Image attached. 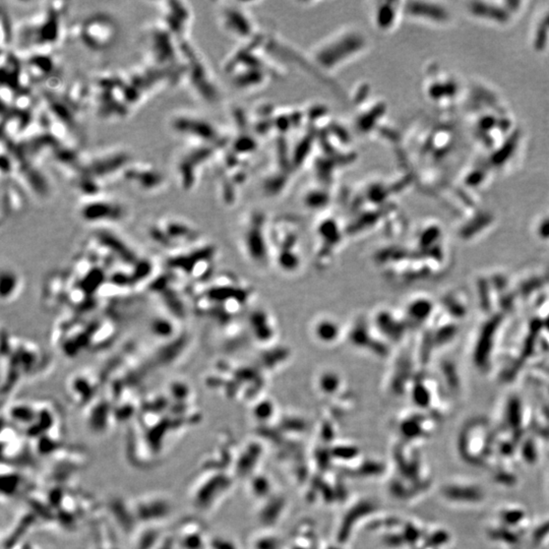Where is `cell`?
Masks as SVG:
<instances>
[{
  "label": "cell",
  "instance_id": "cell-2",
  "mask_svg": "<svg viewBox=\"0 0 549 549\" xmlns=\"http://www.w3.org/2000/svg\"><path fill=\"white\" fill-rule=\"evenodd\" d=\"M167 124L169 130L187 146L213 147L220 137L218 129L210 121L186 110L171 114Z\"/></svg>",
  "mask_w": 549,
  "mask_h": 549
},
{
  "label": "cell",
  "instance_id": "cell-9",
  "mask_svg": "<svg viewBox=\"0 0 549 549\" xmlns=\"http://www.w3.org/2000/svg\"><path fill=\"white\" fill-rule=\"evenodd\" d=\"M345 338L349 343L359 351H361L364 341L366 340L364 352L374 354L378 356H384L387 353V344L382 336L374 329L370 319L364 316H357L351 326L346 330Z\"/></svg>",
  "mask_w": 549,
  "mask_h": 549
},
{
  "label": "cell",
  "instance_id": "cell-6",
  "mask_svg": "<svg viewBox=\"0 0 549 549\" xmlns=\"http://www.w3.org/2000/svg\"><path fill=\"white\" fill-rule=\"evenodd\" d=\"M212 153L209 146H187L178 155L175 163V175L178 185L185 191L193 188L200 167Z\"/></svg>",
  "mask_w": 549,
  "mask_h": 549
},
{
  "label": "cell",
  "instance_id": "cell-16",
  "mask_svg": "<svg viewBox=\"0 0 549 549\" xmlns=\"http://www.w3.org/2000/svg\"><path fill=\"white\" fill-rule=\"evenodd\" d=\"M472 10L476 14L489 15L490 17H494L495 19H498V20H506L508 18V15L504 10H502L500 8H496V7H489V6H486L484 4H480V3L473 4Z\"/></svg>",
  "mask_w": 549,
  "mask_h": 549
},
{
  "label": "cell",
  "instance_id": "cell-10",
  "mask_svg": "<svg viewBox=\"0 0 549 549\" xmlns=\"http://www.w3.org/2000/svg\"><path fill=\"white\" fill-rule=\"evenodd\" d=\"M161 22L178 42L188 40V32L192 20V11L183 1L158 2Z\"/></svg>",
  "mask_w": 549,
  "mask_h": 549
},
{
  "label": "cell",
  "instance_id": "cell-3",
  "mask_svg": "<svg viewBox=\"0 0 549 549\" xmlns=\"http://www.w3.org/2000/svg\"><path fill=\"white\" fill-rule=\"evenodd\" d=\"M128 152L122 148H110L93 153L81 159L80 169L82 176H86L103 186L114 176L121 177L126 166L131 162Z\"/></svg>",
  "mask_w": 549,
  "mask_h": 549
},
{
  "label": "cell",
  "instance_id": "cell-7",
  "mask_svg": "<svg viewBox=\"0 0 549 549\" xmlns=\"http://www.w3.org/2000/svg\"><path fill=\"white\" fill-rule=\"evenodd\" d=\"M121 179L140 193L154 194L166 186L164 174L156 166L146 162L131 161L122 172Z\"/></svg>",
  "mask_w": 549,
  "mask_h": 549
},
{
  "label": "cell",
  "instance_id": "cell-11",
  "mask_svg": "<svg viewBox=\"0 0 549 549\" xmlns=\"http://www.w3.org/2000/svg\"><path fill=\"white\" fill-rule=\"evenodd\" d=\"M310 333L316 343L324 346H335L345 338L346 329L334 316L324 314L312 321Z\"/></svg>",
  "mask_w": 549,
  "mask_h": 549
},
{
  "label": "cell",
  "instance_id": "cell-22",
  "mask_svg": "<svg viewBox=\"0 0 549 549\" xmlns=\"http://www.w3.org/2000/svg\"><path fill=\"white\" fill-rule=\"evenodd\" d=\"M545 22H546V24H547V26H549V15H548V16H547V18H546V21H545Z\"/></svg>",
  "mask_w": 549,
  "mask_h": 549
},
{
  "label": "cell",
  "instance_id": "cell-19",
  "mask_svg": "<svg viewBox=\"0 0 549 549\" xmlns=\"http://www.w3.org/2000/svg\"><path fill=\"white\" fill-rule=\"evenodd\" d=\"M546 30H547V24L544 21L543 23H541L540 27L538 28V33H537V36H536L535 44H536V48L538 50H541L544 47L545 43H546V37H547Z\"/></svg>",
  "mask_w": 549,
  "mask_h": 549
},
{
  "label": "cell",
  "instance_id": "cell-14",
  "mask_svg": "<svg viewBox=\"0 0 549 549\" xmlns=\"http://www.w3.org/2000/svg\"><path fill=\"white\" fill-rule=\"evenodd\" d=\"M394 3H383V2H372L370 7V18L372 24L379 31H386L392 27L395 10L392 7Z\"/></svg>",
  "mask_w": 549,
  "mask_h": 549
},
{
  "label": "cell",
  "instance_id": "cell-1",
  "mask_svg": "<svg viewBox=\"0 0 549 549\" xmlns=\"http://www.w3.org/2000/svg\"><path fill=\"white\" fill-rule=\"evenodd\" d=\"M72 32L88 50L102 52L115 44L119 26L112 15L106 12H95L78 21Z\"/></svg>",
  "mask_w": 549,
  "mask_h": 549
},
{
  "label": "cell",
  "instance_id": "cell-8",
  "mask_svg": "<svg viewBox=\"0 0 549 549\" xmlns=\"http://www.w3.org/2000/svg\"><path fill=\"white\" fill-rule=\"evenodd\" d=\"M154 240L171 245H180L195 240L197 231L187 220L175 216H165L158 219L151 227Z\"/></svg>",
  "mask_w": 549,
  "mask_h": 549
},
{
  "label": "cell",
  "instance_id": "cell-12",
  "mask_svg": "<svg viewBox=\"0 0 549 549\" xmlns=\"http://www.w3.org/2000/svg\"><path fill=\"white\" fill-rule=\"evenodd\" d=\"M443 494L447 501L455 504H479L484 499L482 487L466 479H455L448 482Z\"/></svg>",
  "mask_w": 549,
  "mask_h": 549
},
{
  "label": "cell",
  "instance_id": "cell-4",
  "mask_svg": "<svg viewBox=\"0 0 549 549\" xmlns=\"http://www.w3.org/2000/svg\"><path fill=\"white\" fill-rule=\"evenodd\" d=\"M179 50L183 75L186 77L189 86L203 100L213 102L216 99L217 91L211 77V72L201 56L188 40L179 42Z\"/></svg>",
  "mask_w": 549,
  "mask_h": 549
},
{
  "label": "cell",
  "instance_id": "cell-20",
  "mask_svg": "<svg viewBox=\"0 0 549 549\" xmlns=\"http://www.w3.org/2000/svg\"><path fill=\"white\" fill-rule=\"evenodd\" d=\"M483 179V174L481 172H475V173H472L468 179H467V182L471 185H476L478 184L479 182H481V180Z\"/></svg>",
  "mask_w": 549,
  "mask_h": 549
},
{
  "label": "cell",
  "instance_id": "cell-18",
  "mask_svg": "<svg viewBox=\"0 0 549 549\" xmlns=\"http://www.w3.org/2000/svg\"><path fill=\"white\" fill-rule=\"evenodd\" d=\"M516 142H517V137L516 136H512L511 139L507 142V146L505 148H503L499 153L498 155L495 156L494 158V162L496 164H501L504 160H506L510 154L512 153V151L515 149V146H516Z\"/></svg>",
  "mask_w": 549,
  "mask_h": 549
},
{
  "label": "cell",
  "instance_id": "cell-13",
  "mask_svg": "<svg viewBox=\"0 0 549 549\" xmlns=\"http://www.w3.org/2000/svg\"><path fill=\"white\" fill-rule=\"evenodd\" d=\"M22 279L12 269L3 268L1 274V299L3 302H10L15 299L21 291Z\"/></svg>",
  "mask_w": 549,
  "mask_h": 549
},
{
  "label": "cell",
  "instance_id": "cell-5",
  "mask_svg": "<svg viewBox=\"0 0 549 549\" xmlns=\"http://www.w3.org/2000/svg\"><path fill=\"white\" fill-rule=\"evenodd\" d=\"M77 213L83 222L102 226L122 222L127 215V209L117 198L100 193L82 197Z\"/></svg>",
  "mask_w": 549,
  "mask_h": 549
},
{
  "label": "cell",
  "instance_id": "cell-17",
  "mask_svg": "<svg viewBox=\"0 0 549 549\" xmlns=\"http://www.w3.org/2000/svg\"><path fill=\"white\" fill-rule=\"evenodd\" d=\"M410 10L412 12H416V13H419V14H427V15H431V17L434 18H437V19H443L446 17V13L442 10V9H439L438 7H434V6H429V5H425V4H414L413 5V8H410Z\"/></svg>",
  "mask_w": 549,
  "mask_h": 549
},
{
  "label": "cell",
  "instance_id": "cell-15",
  "mask_svg": "<svg viewBox=\"0 0 549 549\" xmlns=\"http://www.w3.org/2000/svg\"><path fill=\"white\" fill-rule=\"evenodd\" d=\"M520 453L523 462L528 466L534 465L536 462H538L540 457V450L537 445L533 443V441L524 444L522 448H520Z\"/></svg>",
  "mask_w": 549,
  "mask_h": 549
},
{
  "label": "cell",
  "instance_id": "cell-21",
  "mask_svg": "<svg viewBox=\"0 0 549 549\" xmlns=\"http://www.w3.org/2000/svg\"><path fill=\"white\" fill-rule=\"evenodd\" d=\"M494 124H495V120H494L493 118H490V117L484 118V119L482 120V122H481L482 127H483V128H486V129H487V128H490Z\"/></svg>",
  "mask_w": 549,
  "mask_h": 549
}]
</instances>
